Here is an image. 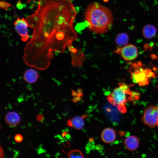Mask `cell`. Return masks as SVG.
I'll use <instances>...</instances> for the list:
<instances>
[{"mask_svg": "<svg viewBox=\"0 0 158 158\" xmlns=\"http://www.w3.org/2000/svg\"><path fill=\"white\" fill-rule=\"evenodd\" d=\"M142 121L146 125L154 128L158 123V107L151 106L147 107L144 111Z\"/></svg>", "mask_w": 158, "mask_h": 158, "instance_id": "5b68a950", "label": "cell"}, {"mask_svg": "<svg viewBox=\"0 0 158 158\" xmlns=\"http://www.w3.org/2000/svg\"><path fill=\"white\" fill-rule=\"evenodd\" d=\"M36 119L38 121L42 122L44 121V117L42 114H39L37 116Z\"/></svg>", "mask_w": 158, "mask_h": 158, "instance_id": "d6986e66", "label": "cell"}, {"mask_svg": "<svg viewBox=\"0 0 158 158\" xmlns=\"http://www.w3.org/2000/svg\"><path fill=\"white\" fill-rule=\"evenodd\" d=\"M101 138L104 142L107 143H111L114 142L116 139L115 132L111 128H105L102 132Z\"/></svg>", "mask_w": 158, "mask_h": 158, "instance_id": "30bf717a", "label": "cell"}, {"mask_svg": "<svg viewBox=\"0 0 158 158\" xmlns=\"http://www.w3.org/2000/svg\"><path fill=\"white\" fill-rule=\"evenodd\" d=\"M84 18L88 29L97 34L106 33L113 23V15L110 10L97 2H93L88 5Z\"/></svg>", "mask_w": 158, "mask_h": 158, "instance_id": "7a4b0ae2", "label": "cell"}, {"mask_svg": "<svg viewBox=\"0 0 158 158\" xmlns=\"http://www.w3.org/2000/svg\"><path fill=\"white\" fill-rule=\"evenodd\" d=\"M68 126L77 130L82 129L84 125V121L83 116H75L72 119L67 121Z\"/></svg>", "mask_w": 158, "mask_h": 158, "instance_id": "7c38bea8", "label": "cell"}, {"mask_svg": "<svg viewBox=\"0 0 158 158\" xmlns=\"http://www.w3.org/2000/svg\"><path fill=\"white\" fill-rule=\"evenodd\" d=\"M77 12L71 0H38L37 7L26 18L33 29L23 57L25 64L44 70L55 52L62 53L77 38L74 23Z\"/></svg>", "mask_w": 158, "mask_h": 158, "instance_id": "6da1fadb", "label": "cell"}, {"mask_svg": "<svg viewBox=\"0 0 158 158\" xmlns=\"http://www.w3.org/2000/svg\"><path fill=\"white\" fill-rule=\"evenodd\" d=\"M115 41L117 45L123 46L127 44L129 41L128 36L126 33H120L116 36Z\"/></svg>", "mask_w": 158, "mask_h": 158, "instance_id": "9a60e30c", "label": "cell"}, {"mask_svg": "<svg viewBox=\"0 0 158 158\" xmlns=\"http://www.w3.org/2000/svg\"><path fill=\"white\" fill-rule=\"evenodd\" d=\"M144 37L147 39L153 38L156 35L157 30L154 26L152 25H147L143 28L142 31Z\"/></svg>", "mask_w": 158, "mask_h": 158, "instance_id": "5bb4252c", "label": "cell"}, {"mask_svg": "<svg viewBox=\"0 0 158 158\" xmlns=\"http://www.w3.org/2000/svg\"><path fill=\"white\" fill-rule=\"evenodd\" d=\"M124 144L128 150L133 151L138 147L139 141L138 138L133 135L126 137L124 141Z\"/></svg>", "mask_w": 158, "mask_h": 158, "instance_id": "8fae6325", "label": "cell"}, {"mask_svg": "<svg viewBox=\"0 0 158 158\" xmlns=\"http://www.w3.org/2000/svg\"><path fill=\"white\" fill-rule=\"evenodd\" d=\"M0 156L1 158H4V151L3 150L1 147L0 146Z\"/></svg>", "mask_w": 158, "mask_h": 158, "instance_id": "44dd1931", "label": "cell"}, {"mask_svg": "<svg viewBox=\"0 0 158 158\" xmlns=\"http://www.w3.org/2000/svg\"><path fill=\"white\" fill-rule=\"evenodd\" d=\"M39 77V75L36 70L30 69L24 73L23 79L28 83H33L37 81Z\"/></svg>", "mask_w": 158, "mask_h": 158, "instance_id": "4fadbf2b", "label": "cell"}, {"mask_svg": "<svg viewBox=\"0 0 158 158\" xmlns=\"http://www.w3.org/2000/svg\"><path fill=\"white\" fill-rule=\"evenodd\" d=\"M15 140L18 142H21L23 140V137L20 134H16L14 136Z\"/></svg>", "mask_w": 158, "mask_h": 158, "instance_id": "ac0fdd59", "label": "cell"}, {"mask_svg": "<svg viewBox=\"0 0 158 158\" xmlns=\"http://www.w3.org/2000/svg\"><path fill=\"white\" fill-rule=\"evenodd\" d=\"M114 52L120 54L124 59L129 61L135 59L138 54L137 48L132 44L117 47Z\"/></svg>", "mask_w": 158, "mask_h": 158, "instance_id": "8992f818", "label": "cell"}, {"mask_svg": "<svg viewBox=\"0 0 158 158\" xmlns=\"http://www.w3.org/2000/svg\"><path fill=\"white\" fill-rule=\"evenodd\" d=\"M16 7L18 9H21L23 8V5L20 0L18 1L16 4Z\"/></svg>", "mask_w": 158, "mask_h": 158, "instance_id": "ffe728a7", "label": "cell"}, {"mask_svg": "<svg viewBox=\"0 0 158 158\" xmlns=\"http://www.w3.org/2000/svg\"><path fill=\"white\" fill-rule=\"evenodd\" d=\"M68 48L71 55L72 64L75 66L81 65L85 59L84 54L72 46Z\"/></svg>", "mask_w": 158, "mask_h": 158, "instance_id": "ba28073f", "label": "cell"}, {"mask_svg": "<svg viewBox=\"0 0 158 158\" xmlns=\"http://www.w3.org/2000/svg\"><path fill=\"white\" fill-rule=\"evenodd\" d=\"M129 71L133 82L140 86L147 85L155 76L151 69L142 66L140 62L130 63Z\"/></svg>", "mask_w": 158, "mask_h": 158, "instance_id": "277c9868", "label": "cell"}, {"mask_svg": "<svg viewBox=\"0 0 158 158\" xmlns=\"http://www.w3.org/2000/svg\"><path fill=\"white\" fill-rule=\"evenodd\" d=\"M68 158H83L82 152L78 150H74L70 151L68 153Z\"/></svg>", "mask_w": 158, "mask_h": 158, "instance_id": "2e32d148", "label": "cell"}, {"mask_svg": "<svg viewBox=\"0 0 158 158\" xmlns=\"http://www.w3.org/2000/svg\"><path fill=\"white\" fill-rule=\"evenodd\" d=\"M157 127H158V124H157Z\"/></svg>", "mask_w": 158, "mask_h": 158, "instance_id": "7402d4cb", "label": "cell"}, {"mask_svg": "<svg viewBox=\"0 0 158 158\" xmlns=\"http://www.w3.org/2000/svg\"><path fill=\"white\" fill-rule=\"evenodd\" d=\"M6 123L11 127H15L18 125L20 121V118L17 113L14 111L8 112L5 116Z\"/></svg>", "mask_w": 158, "mask_h": 158, "instance_id": "9c48e42d", "label": "cell"}, {"mask_svg": "<svg viewBox=\"0 0 158 158\" xmlns=\"http://www.w3.org/2000/svg\"><path fill=\"white\" fill-rule=\"evenodd\" d=\"M138 92L131 90L129 86L124 83H119L112 92L107 98L112 105L116 107L119 111L122 113L126 111V104L129 101L137 99L139 97Z\"/></svg>", "mask_w": 158, "mask_h": 158, "instance_id": "3957f363", "label": "cell"}, {"mask_svg": "<svg viewBox=\"0 0 158 158\" xmlns=\"http://www.w3.org/2000/svg\"><path fill=\"white\" fill-rule=\"evenodd\" d=\"M15 28L21 37V40L26 42L30 38L28 32V24L24 18H18L14 23Z\"/></svg>", "mask_w": 158, "mask_h": 158, "instance_id": "52a82bcc", "label": "cell"}, {"mask_svg": "<svg viewBox=\"0 0 158 158\" xmlns=\"http://www.w3.org/2000/svg\"><path fill=\"white\" fill-rule=\"evenodd\" d=\"M0 4L1 8L6 10L11 6L10 4L3 1H1Z\"/></svg>", "mask_w": 158, "mask_h": 158, "instance_id": "e0dca14e", "label": "cell"}]
</instances>
